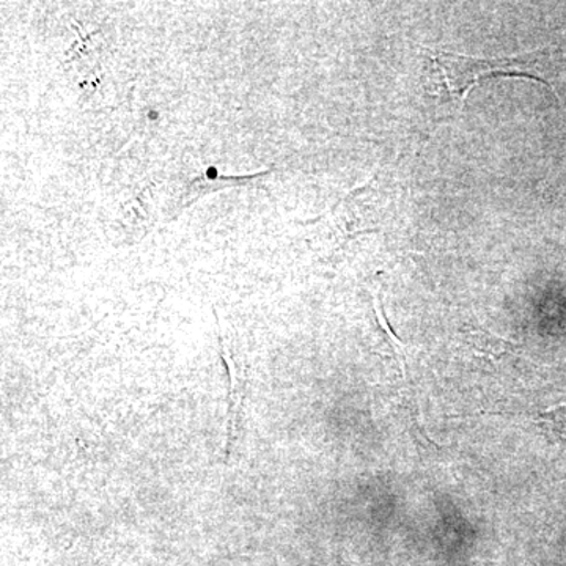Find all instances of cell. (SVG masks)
I'll return each mask as SVG.
<instances>
[{
  "instance_id": "1",
  "label": "cell",
  "mask_w": 566,
  "mask_h": 566,
  "mask_svg": "<svg viewBox=\"0 0 566 566\" xmlns=\"http://www.w3.org/2000/svg\"><path fill=\"white\" fill-rule=\"evenodd\" d=\"M431 55L442 80L446 82L450 96L458 99L460 106H464L465 99L471 95L472 88L480 82L495 76H517L545 84L553 85L542 76L538 66V55L542 51L527 52L515 57L476 59L457 52L441 50H424Z\"/></svg>"
},
{
  "instance_id": "2",
  "label": "cell",
  "mask_w": 566,
  "mask_h": 566,
  "mask_svg": "<svg viewBox=\"0 0 566 566\" xmlns=\"http://www.w3.org/2000/svg\"><path fill=\"white\" fill-rule=\"evenodd\" d=\"M461 344L480 359L499 360L515 348L513 342L499 337L490 331L469 329L460 335Z\"/></svg>"
},
{
  "instance_id": "3",
  "label": "cell",
  "mask_w": 566,
  "mask_h": 566,
  "mask_svg": "<svg viewBox=\"0 0 566 566\" xmlns=\"http://www.w3.org/2000/svg\"><path fill=\"white\" fill-rule=\"evenodd\" d=\"M375 314L376 319H378L379 329H381L382 333V338H385L387 356L394 357V359L397 360V364L400 365L401 375H405V345L403 342L394 334V331L390 329L389 322H387V316L385 311H382L381 301H379L378 294L375 296Z\"/></svg>"
},
{
  "instance_id": "4",
  "label": "cell",
  "mask_w": 566,
  "mask_h": 566,
  "mask_svg": "<svg viewBox=\"0 0 566 566\" xmlns=\"http://www.w3.org/2000/svg\"><path fill=\"white\" fill-rule=\"evenodd\" d=\"M539 422L551 434L566 442V403L549 409V411L539 417Z\"/></svg>"
}]
</instances>
